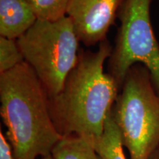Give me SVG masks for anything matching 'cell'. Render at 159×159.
<instances>
[{
    "label": "cell",
    "instance_id": "8992f818",
    "mask_svg": "<svg viewBox=\"0 0 159 159\" xmlns=\"http://www.w3.org/2000/svg\"><path fill=\"white\" fill-rule=\"evenodd\" d=\"M125 0H69L66 16L79 41L87 47L106 40Z\"/></svg>",
    "mask_w": 159,
    "mask_h": 159
},
{
    "label": "cell",
    "instance_id": "9c48e42d",
    "mask_svg": "<svg viewBox=\"0 0 159 159\" xmlns=\"http://www.w3.org/2000/svg\"><path fill=\"white\" fill-rule=\"evenodd\" d=\"M51 155L54 159H102L90 139L77 135L63 136Z\"/></svg>",
    "mask_w": 159,
    "mask_h": 159
},
{
    "label": "cell",
    "instance_id": "3957f363",
    "mask_svg": "<svg viewBox=\"0 0 159 159\" xmlns=\"http://www.w3.org/2000/svg\"><path fill=\"white\" fill-rule=\"evenodd\" d=\"M112 109L130 159H149L159 146V94L150 71L137 63L127 73Z\"/></svg>",
    "mask_w": 159,
    "mask_h": 159
},
{
    "label": "cell",
    "instance_id": "6da1fadb",
    "mask_svg": "<svg viewBox=\"0 0 159 159\" xmlns=\"http://www.w3.org/2000/svg\"><path fill=\"white\" fill-rule=\"evenodd\" d=\"M112 49L105 40L97 51H81L62 90L49 97L52 119L62 136L77 135L92 139L102 134L105 120L120 91L114 77L104 72V63Z\"/></svg>",
    "mask_w": 159,
    "mask_h": 159
},
{
    "label": "cell",
    "instance_id": "7a4b0ae2",
    "mask_svg": "<svg viewBox=\"0 0 159 159\" xmlns=\"http://www.w3.org/2000/svg\"><path fill=\"white\" fill-rule=\"evenodd\" d=\"M0 103L14 158L36 159L51 154L63 136L52 119L47 91L25 61L0 74Z\"/></svg>",
    "mask_w": 159,
    "mask_h": 159
},
{
    "label": "cell",
    "instance_id": "5bb4252c",
    "mask_svg": "<svg viewBox=\"0 0 159 159\" xmlns=\"http://www.w3.org/2000/svg\"><path fill=\"white\" fill-rule=\"evenodd\" d=\"M41 159H54V158H53L51 154L48 155V156H43L41 158Z\"/></svg>",
    "mask_w": 159,
    "mask_h": 159
},
{
    "label": "cell",
    "instance_id": "277c9868",
    "mask_svg": "<svg viewBox=\"0 0 159 159\" xmlns=\"http://www.w3.org/2000/svg\"><path fill=\"white\" fill-rule=\"evenodd\" d=\"M16 41L49 97L58 94L79 57V40L71 19L67 16L55 21L37 19Z\"/></svg>",
    "mask_w": 159,
    "mask_h": 159
},
{
    "label": "cell",
    "instance_id": "30bf717a",
    "mask_svg": "<svg viewBox=\"0 0 159 159\" xmlns=\"http://www.w3.org/2000/svg\"><path fill=\"white\" fill-rule=\"evenodd\" d=\"M37 19L55 21L66 16L69 0H24Z\"/></svg>",
    "mask_w": 159,
    "mask_h": 159
},
{
    "label": "cell",
    "instance_id": "52a82bcc",
    "mask_svg": "<svg viewBox=\"0 0 159 159\" xmlns=\"http://www.w3.org/2000/svg\"><path fill=\"white\" fill-rule=\"evenodd\" d=\"M37 21L24 0H0V35L17 40Z\"/></svg>",
    "mask_w": 159,
    "mask_h": 159
},
{
    "label": "cell",
    "instance_id": "ba28073f",
    "mask_svg": "<svg viewBox=\"0 0 159 159\" xmlns=\"http://www.w3.org/2000/svg\"><path fill=\"white\" fill-rule=\"evenodd\" d=\"M91 140L97 154L102 159H127L123 150L124 145L120 131L113 118L112 112L105 120L101 136Z\"/></svg>",
    "mask_w": 159,
    "mask_h": 159
},
{
    "label": "cell",
    "instance_id": "7c38bea8",
    "mask_svg": "<svg viewBox=\"0 0 159 159\" xmlns=\"http://www.w3.org/2000/svg\"><path fill=\"white\" fill-rule=\"evenodd\" d=\"M0 159H15L11 145L0 129Z\"/></svg>",
    "mask_w": 159,
    "mask_h": 159
},
{
    "label": "cell",
    "instance_id": "4fadbf2b",
    "mask_svg": "<svg viewBox=\"0 0 159 159\" xmlns=\"http://www.w3.org/2000/svg\"><path fill=\"white\" fill-rule=\"evenodd\" d=\"M149 159H159V146L157 148L156 150L152 152Z\"/></svg>",
    "mask_w": 159,
    "mask_h": 159
},
{
    "label": "cell",
    "instance_id": "8fae6325",
    "mask_svg": "<svg viewBox=\"0 0 159 159\" xmlns=\"http://www.w3.org/2000/svg\"><path fill=\"white\" fill-rule=\"evenodd\" d=\"M25 61L16 40L0 37V74L11 70Z\"/></svg>",
    "mask_w": 159,
    "mask_h": 159
},
{
    "label": "cell",
    "instance_id": "5b68a950",
    "mask_svg": "<svg viewBox=\"0 0 159 159\" xmlns=\"http://www.w3.org/2000/svg\"><path fill=\"white\" fill-rule=\"evenodd\" d=\"M152 2V0H125L119 10L120 26L108 58V71L120 89L130 69L140 63L150 71L159 94V43L151 23Z\"/></svg>",
    "mask_w": 159,
    "mask_h": 159
}]
</instances>
